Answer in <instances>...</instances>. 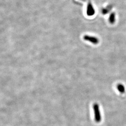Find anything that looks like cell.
<instances>
[{
    "label": "cell",
    "mask_w": 126,
    "mask_h": 126,
    "mask_svg": "<svg viewBox=\"0 0 126 126\" xmlns=\"http://www.w3.org/2000/svg\"><path fill=\"white\" fill-rule=\"evenodd\" d=\"M83 38L84 40L90 42L94 44H97L99 42V39L95 37L85 35L84 36Z\"/></svg>",
    "instance_id": "obj_2"
},
{
    "label": "cell",
    "mask_w": 126,
    "mask_h": 126,
    "mask_svg": "<svg viewBox=\"0 0 126 126\" xmlns=\"http://www.w3.org/2000/svg\"><path fill=\"white\" fill-rule=\"evenodd\" d=\"M109 21L111 24H114L116 21V16L115 13H112L109 17Z\"/></svg>",
    "instance_id": "obj_5"
},
{
    "label": "cell",
    "mask_w": 126,
    "mask_h": 126,
    "mask_svg": "<svg viewBox=\"0 0 126 126\" xmlns=\"http://www.w3.org/2000/svg\"><path fill=\"white\" fill-rule=\"evenodd\" d=\"M117 89L121 94H124L125 92V87L122 84H118L117 85Z\"/></svg>",
    "instance_id": "obj_4"
},
{
    "label": "cell",
    "mask_w": 126,
    "mask_h": 126,
    "mask_svg": "<svg viewBox=\"0 0 126 126\" xmlns=\"http://www.w3.org/2000/svg\"><path fill=\"white\" fill-rule=\"evenodd\" d=\"M93 108L94 112L95 121L96 122L99 123L101 121V116L100 114L99 105L98 103H95L93 105Z\"/></svg>",
    "instance_id": "obj_1"
},
{
    "label": "cell",
    "mask_w": 126,
    "mask_h": 126,
    "mask_svg": "<svg viewBox=\"0 0 126 126\" xmlns=\"http://www.w3.org/2000/svg\"><path fill=\"white\" fill-rule=\"evenodd\" d=\"M95 11L91 2H89L87 7L86 14L88 16H93L95 14Z\"/></svg>",
    "instance_id": "obj_3"
}]
</instances>
